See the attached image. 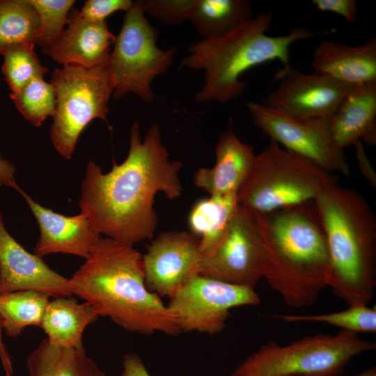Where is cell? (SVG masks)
<instances>
[{
  "mask_svg": "<svg viewBox=\"0 0 376 376\" xmlns=\"http://www.w3.org/2000/svg\"><path fill=\"white\" fill-rule=\"evenodd\" d=\"M182 166L169 159L158 125L150 126L141 141L135 120L123 162H113L105 173L95 162L87 164L79 201L81 213L100 235L125 244L151 239L157 224L155 196L158 192L170 200L181 196Z\"/></svg>",
  "mask_w": 376,
  "mask_h": 376,
  "instance_id": "cell-1",
  "label": "cell"
},
{
  "mask_svg": "<svg viewBox=\"0 0 376 376\" xmlns=\"http://www.w3.org/2000/svg\"><path fill=\"white\" fill-rule=\"evenodd\" d=\"M85 259L69 279L70 290L99 317L143 335L181 332L169 307L148 288L142 256L133 246L100 237Z\"/></svg>",
  "mask_w": 376,
  "mask_h": 376,
  "instance_id": "cell-2",
  "label": "cell"
},
{
  "mask_svg": "<svg viewBox=\"0 0 376 376\" xmlns=\"http://www.w3.org/2000/svg\"><path fill=\"white\" fill-rule=\"evenodd\" d=\"M253 212L264 254L263 278L290 307L312 306L328 286L325 235L314 201Z\"/></svg>",
  "mask_w": 376,
  "mask_h": 376,
  "instance_id": "cell-3",
  "label": "cell"
},
{
  "mask_svg": "<svg viewBox=\"0 0 376 376\" xmlns=\"http://www.w3.org/2000/svg\"><path fill=\"white\" fill-rule=\"evenodd\" d=\"M314 204L329 254L328 286L349 306L368 305L376 287V217L357 191L333 182Z\"/></svg>",
  "mask_w": 376,
  "mask_h": 376,
  "instance_id": "cell-4",
  "label": "cell"
},
{
  "mask_svg": "<svg viewBox=\"0 0 376 376\" xmlns=\"http://www.w3.org/2000/svg\"><path fill=\"white\" fill-rule=\"evenodd\" d=\"M271 22L272 14L263 13L221 37L202 39L189 45L179 68L204 72V84L195 94L196 102L224 104L236 98L246 87L240 79L246 70L274 60L288 65L290 48L295 42L331 32L297 27L286 35L271 36L265 33Z\"/></svg>",
  "mask_w": 376,
  "mask_h": 376,
  "instance_id": "cell-5",
  "label": "cell"
},
{
  "mask_svg": "<svg viewBox=\"0 0 376 376\" xmlns=\"http://www.w3.org/2000/svg\"><path fill=\"white\" fill-rule=\"evenodd\" d=\"M335 181L330 173L313 162L271 141L256 155L237 198L240 205L252 212L267 213L313 201L325 186Z\"/></svg>",
  "mask_w": 376,
  "mask_h": 376,
  "instance_id": "cell-6",
  "label": "cell"
},
{
  "mask_svg": "<svg viewBox=\"0 0 376 376\" xmlns=\"http://www.w3.org/2000/svg\"><path fill=\"white\" fill-rule=\"evenodd\" d=\"M376 344L357 333L316 334L281 345L274 340L246 357L230 376H337L356 356Z\"/></svg>",
  "mask_w": 376,
  "mask_h": 376,
  "instance_id": "cell-7",
  "label": "cell"
},
{
  "mask_svg": "<svg viewBox=\"0 0 376 376\" xmlns=\"http://www.w3.org/2000/svg\"><path fill=\"white\" fill-rule=\"evenodd\" d=\"M50 84L56 97L50 139L58 154L70 159L85 127L95 118L107 120L113 83L105 64L63 65L54 70Z\"/></svg>",
  "mask_w": 376,
  "mask_h": 376,
  "instance_id": "cell-8",
  "label": "cell"
},
{
  "mask_svg": "<svg viewBox=\"0 0 376 376\" xmlns=\"http://www.w3.org/2000/svg\"><path fill=\"white\" fill-rule=\"evenodd\" d=\"M159 34L146 17L140 1H134L125 12L107 63L113 86V97L134 93L143 102H153L152 83L168 72L178 50L175 46L159 48Z\"/></svg>",
  "mask_w": 376,
  "mask_h": 376,
  "instance_id": "cell-9",
  "label": "cell"
},
{
  "mask_svg": "<svg viewBox=\"0 0 376 376\" xmlns=\"http://www.w3.org/2000/svg\"><path fill=\"white\" fill-rule=\"evenodd\" d=\"M260 301L253 288L196 274L170 297L167 306L181 331L214 335L226 327L231 308Z\"/></svg>",
  "mask_w": 376,
  "mask_h": 376,
  "instance_id": "cell-10",
  "label": "cell"
},
{
  "mask_svg": "<svg viewBox=\"0 0 376 376\" xmlns=\"http://www.w3.org/2000/svg\"><path fill=\"white\" fill-rule=\"evenodd\" d=\"M255 125L271 141L300 155L331 173L348 175L349 164L343 150L334 145L328 119H306L253 102L245 104Z\"/></svg>",
  "mask_w": 376,
  "mask_h": 376,
  "instance_id": "cell-11",
  "label": "cell"
},
{
  "mask_svg": "<svg viewBox=\"0 0 376 376\" xmlns=\"http://www.w3.org/2000/svg\"><path fill=\"white\" fill-rule=\"evenodd\" d=\"M263 269V244L253 212L239 205L219 243L202 257L199 274L254 289Z\"/></svg>",
  "mask_w": 376,
  "mask_h": 376,
  "instance_id": "cell-12",
  "label": "cell"
},
{
  "mask_svg": "<svg viewBox=\"0 0 376 376\" xmlns=\"http://www.w3.org/2000/svg\"><path fill=\"white\" fill-rule=\"evenodd\" d=\"M279 85L263 104L306 119H329L356 86L329 76L304 74L290 64L275 75Z\"/></svg>",
  "mask_w": 376,
  "mask_h": 376,
  "instance_id": "cell-13",
  "label": "cell"
},
{
  "mask_svg": "<svg viewBox=\"0 0 376 376\" xmlns=\"http://www.w3.org/2000/svg\"><path fill=\"white\" fill-rule=\"evenodd\" d=\"M202 257L199 239L191 232L162 233L142 256L148 288L171 297L191 276L199 274Z\"/></svg>",
  "mask_w": 376,
  "mask_h": 376,
  "instance_id": "cell-14",
  "label": "cell"
},
{
  "mask_svg": "<svg viewBox=\"0 0 376 376\" xmlns=\"http://www.w3.org/2000/svg\"><path fill=\"white\" fill-rule=\"evenodd\" d=\"M20 290L36 291L53 298L72 295L69 279L17 242L6 230L0 211V295Z\"/></svg>",
  "mask_w": 376,
  "mask_h": 376,
  "instance_id": "cell-15",
  "label": "cell"
},
{
  "mask_svg": "<svg viewBox=\"0 0 376 376\" xmlns=\"http://www.w3.org/2000/svg\"><path fill=\"white\" fill-rule=\"evenodd\" d=\"M19 193L28 203L36 219L40 236L33 249L34 254L42 258L61 253L86 258L100 234L83 213L65 216L46 208L21 189Z\"/></svg>",
  "mask_w": 376,
  "mask_h": 376,
  "instance_id": "cell-16",
  "label": "cell"
},
{
  "mask_svg": "<svg viewBox=\"0 0 376 376\" xmlns=\"http://www.w3.org/2000/svg\"><path fill=\"white\" fill-rule=\"evenodd\" d=\"M115 40L116 36L105 21L82 19L78 15V10L72 8L67 27L42 52L63 65L91 68L107 64Z\"/></svg>",
  "mask_w": 376,
  "mask_h": 376,
  "instance_id": "cell-17",
  "label": "cell"
},
{
  "mask_svg": "<svg viewBox=\"0 0 376 376\" xmlns=\"http://www.w3.org/2000/svg\"><path fill=\"white\" fill-rule=\"evenodd\" d=\"M215 155L212 168H200L194 172V185L210 195L237 194L251 171L256 155L251 146L237 138L231 119L219 136Z\"/></svg>",
  "mask_w": 376,
  "mask_h": 376,
  "instance_id": "cell-18",
  "label": "cell"
},
{
  "mask_svg": "<svg viewBox=\"0 0 376 376\" xmlns=\"http://www.w3.org/2000/svg\"><path fill=\"white\" fill-rule=\"evenodd\" d=\"M314 72L353 86L376 81V39L357 46L323 40L311 62Z\"/></svg>",
  "mask_w": 376,
  "mask_h": 376,
  "instance_id": "cell-19",
  "label": "cell"
},
{
  "mask_svg": "<svg viewBox=\"0 0 376 376\" xmlns=\"http://www.w3.org/2000/svg\"><path fill=\"white\" fill-rule=\"evenodd\" d=\"M376 81L356 86L328 119L335 147L343 149L362 139L376 143Z\"/></svg>",
  "mask_w": 376,
  "mask_h": 376,
  "instance_id": "cell-20",
  "label": "cell"
},
{
  "mask_svg": "<svg viewBox=\"0 0 376 376\" xmlns=\"http://www.w3.org/2000/svg\"><path fill=\"white\" fill-rule=\"evenodd\" d=\"M98 317L88 303H79L71 296L61 297L49 301L41 328L51 345L83 351L85 350L82 342L84 331Z\"/></svg>",
  "mask_w": 376,
  "mask_h": 376,
  "instance_id": "cell-21",
  "label": "cell"
},
{
  "mask_svg": "<svg viewBox=\"0 0 376 376\" xmlns=\"http://www.w3.org/2000/svg\"><path fill=\"white\" fill-rule=\"evenodd\" d=\"M237 194L210 195L198 201L188 216L190 232L199 239L203 256L209 254L225 235L237 207Z\"/></svg>",
  "mask_w": 376,
  "mask_h": 376,
  "instance_id": "cell-22",
  "label": "cell"
},
{
  "mask_svg": "<svg viewBox=\"0 0 376 376\" xmlns=\"http://www.w3.org/2000/svg\"><path fill=\"white\" fill-rule=\"evenodd\" d=\"M29 376H107L86 350L51 345L47 338L27 357Z\"/></svg>",
  "mask_w": 376,
  "mask_h": 376,
  "instance_id": "cell-23",
  "label": "cell"
},
{
  "mask_svg": "<svg viewBox=\"0 0 376 376\" xmlns=\"http://www.w3.org/2000/svg\"><path fill=\"white\" fill-rule=\"evenodd\" d=\"M252 18L249 0H194L188 21L203 39H212Z\"/></svg>",
  "mask_w": 376,
  "mask_h": 376,
  "instance_id": "cell-24",
  "label": "cell"
},
{
  "mask_svg": "<svg viewBox=\"0 0 376 376\" xmlns=\"http://www.w3.org/2000/svg\"><path fill=\"white\" fill-rule=\"evenodd\" d=\"M49 301L47 295L32 290L0 295V324L6 335L15 338L27 326L41 327Z\"/></svg>",
  "mask_w": 376,
  "mask_h": 376,
  "instance_id": "cell-25",
  "label": "cell"
},
{
  "mask_svg": "<svg viewBox=\"0 0 376 376\" xmlns=\"http://www.w3.org/2000/svg\"><path fill=\"white\" fill-rule=\"evenodd\" d=\"M39 17L29 0H0V55L20 45H36Z\"/></svg>",
  "mask_w": 376,
  "mask_h": 376,
  "instance_id": "cell-26",
  "label": "cell"
},
{
  "mask_svg": "<svg viewBox=\"0 0 376 376\" xmlns=\"http://www.w3.org/2000/svg\"><path fill=\"white\" fill-rule=\"evenodd\" d=\"M10 98L24 118L35 127L54 115V89L42 77L33 79L16 93H10Z\"/></svg>",
  "mask_w": 376,
  "mask_h": 376,
  "instance_id": "cell-27",
  "label": "cell"
},
{
  "mask_svg": "<svg viewBox=\"0 0 376 376\" xmlns=\"http://www.w3.org/2000/svg\"><path fill=\"white\" fill-rule=\"evenodd\" d=\"M286 322H314L331 324L341 330L354 333L376 332L375 306L368 305L349 306L347 309L318 315H284L274 314L272 316Z\"/></svg>",
  "mask_w": 376,
  "mask_h": 376,
  "instance_id": "cell-28",
  "label": "cell"
},
{
  "mask_svg": "<svg viewBox=\"0 0 376 376\" xmlns=\"http://www.w3.org/2000/svg\"><path fill=\"white\" fill-rule=\"evenodd\" d=\"M34 45H20L3 54L1 71L11 93H16L36 78L44 77L49 70L34 50Z\"/></svg>",
  "mask_w": 376,
  "mask_h": 376,
  "instance_id": "cell-29",
  "label": "cell"
},
{
  "mask_svg": "<svg viewBox=\"0 0 376 376\" xmlns=\"http://www.w3.org/2000/svg\"><path fill=\"white\" fill-rule=\"evenodd\" d=\"M39 17L36 45L42 49L51 46L68 24L74 0H29Z\"/></svg>",
  "mask_w": 376,
  "mask_h": 376,
  "instance_id": "cell-30",
  "label": "cell"
},
{
  "mask_svg": "<svg viewBox=\"0 0 376 376\" xmlns=\"http://www.w3.org/2000/svg\"><path fill=\"white\" fill-rule=\"evenodd\" d=\"M145 13L162 23L181 25L188 20L194 0H139Z\"/></svg>",
  "mask_w": 376,
  "mask_h": 376,
  "instance_id": "cell-31",
  "label": "cell"
},
{
  "mask_svg": "<svg viewBox=\"0 0 376 376\" xmlns=\"http://www.w3.org/2000/svg\"><path fill=\"white\" fill-rule=\"evenodd\" d=\"M132 0H88L81 10L79 17L92 22H104L105 19L115 12H127L134 4Z\"/></svg>",
  "mask_w": 376,
  "mask_h": 376,
  "instance_id": "cell-32",
  "label": "cell"
},
{
  "mask_svg": "<svg viewBox=\"0 0 376 376\" xmlns=\"http://www.w3.org/2000/svg\"><path fill=\"white\" fill-rule=\"evenodd\" d=\"M311 3L318 10L338 14L350 23L357 19L358 7L355 0H313Z\"/></svg>",
  "mask_w": 376,
  "mask_h": 376,
  "instance_id": "cell-33",
  "label": "cell"
},
{
  "mask_svg": "<svg viewBox=\"0 0 376 376\" xmlns=\"http://www.w3.org/2000/svg\"><path fill=\"white\" fill-rule=\"evenodd\" d=\"M120 376H150L141 358L131 352L123 356Z\"/></svg>",
  "mask_w": 376,
  "mask_h": 376,
  "instance_id": "cell-34",
  "label": "cell"
},
{
  "mask_svg": "<svg viewBox=\"0 0 376 376\" xmlns=\"http://www.w3.org/2000/svg\"><path fill=\"white\" fill-rule=\"evenodd\" d=\"M353 146L355 148L356 158L361 173L370 184L376 187V173L371 163L370 162L363 146L360 140L356 141Z\"/></svg>",
  "mask_w": 376,
  "mask_h": 376,
  "instance_id": "cell-35",
  "label": "cell"
},
{
  "mask_svg": "<svg viewBox=\"0 0 376 376\" xmlns=\"http://www.w3.org/2000/svg\"><path fill=\"white\" fill-rule=\"evenodd\" d=\"M16 169L8 159L0 157V187L6 186L18 192L22 189L15 178Z\"/></svg>",
  "mask_w": 376,
  "mask_h": 376,
  "instance_id": "cell-36",
  "label": "cell"
},
{
  "mask_svg": "<svg viewBox=\"0 0 376 376\" xmlns=\"http://www.w3.org/2000/svg\"><path fill=\"white\" fill-rule=\"evenodd\" d=\"M0 361L6 376H12L13 371V366L10 357V354L3 342L1 336V326L0 324Z\"/></svg>",
  "mask_w": 376,
  "mask_h": 376,
  "instance_id": "cell-37",
  "label": "cell"
},
{
  "mask_svg": "<svg viewBox=\"0 0 376 376\" xmlns=\"http://www.w3.org/2000/svg\"><path fill=\"white\" fill-rule=\"evenodd\" d=\"M355 376H376V368L372 367L367 369Z\"/></svg>",
  "mask_w": 376,
  "mask_h": 376,
  "instance_id": "cell-38",
  "label": "cell"
}]
</instances>
